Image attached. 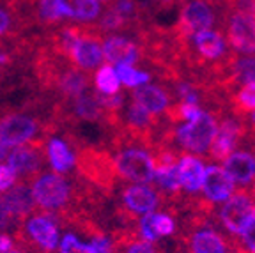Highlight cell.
Listing matches in <instances>:
<instances>
[{"mask_svg": "<svg viewBox=\"0 0 255 253\" xmlns=\"http://www.w3.org/2000/svg\"><path fill=\"white\" fill-rule=\"evenodd\" d=\"M216 129H218L216 117L209 112L202 110L193 121L184 123L183 126L175 129V140L188 152L204 154L211 147Z\"/></svg>", "mask_w": 255, "mask_h": 253, "instance_id": "obj_1", "label": "cell"}, {"mask_svg": "<svg viewBox=\"0 0 255 253\" xmlns=\"http://www.w3.org/2000/svg\"><path fill=\"white\" fill-rule=\"evenodd\" d=\"M114 166L119 175L128 181L147 184L154 181V161L152 156L142 147H121L114 159Z\"/></svg>", "mask_w": 255, "mask_h": 253, "instance_id": "obj_2", "label": "cell"}, {"mask_svg": "<svg viewBox=\"0 0 255 253\" xmlns=\"http://www.w3.org/2000/svg\"><path fill=\"white\" fill-rule=\"evenodd\" d=\"M32 195L36 206L46 211H55L64 207L71 198V186L64 177L57 174L37 175L32 182Z\"/></svg>", "mask_w": 255, "mask_h": 253, "instance_id": "obj_3", "label": "cell"}, {"mask_svg": "<svg viewBox=\"0 0 255 253\" xmlns=\"http://www.w3.org/2000/svg\"><path fill=\"white\" fill-rule=\"evenodd\" d=\"M216 21V11L209 0H188L184 4L177 25L179 41L190 39L193 34L202 30H211Z\"/></svg>", "mask_w": 255, "mask_h": 253, "instance_id": "obj_4", "label": "cell"}, {"mask_svg": "<svg viewBox=\"0 0 255 253\" xmlns=\"http://www.w3.org/2000/svg\"><path fill=\"white\" fill-rule=\"evenodd\" d=\"M100 32H96L94 27H82V34L76 39L75 46L68 55V60L75 67H80L84 73L91 75L92 69L101 67L105 57L103 48L100 44Z\"/></svg>", "mask_w": 255, "mask_h": 253, "instance_id": "obj_5", "label": "cell"}, {"mask_svg": "<svg viewBox=\"0 0 255 253\" xmlns=\"http://www.w3.org/2000/svg\"><path fill=\"white\" fill-rule=\"evenodd\" d=\"M75 165H78L80 174L85 175L87 181L98 182V184H110L114 174H117L110 156L96 147H85L80 150Z\"/></svg>", "mask_w": 255, "mask_h": 253, "instance_id": "obj_6", "label": "cell"}, {"mask_svg": "<svg viewBox=\"0 0 255 253\" xmlns=\"http://www.w3.org/2000/svg\"><path fill=\"white\" fill-rule=\"evenodd\" d=\"M227 37L236 52L255 55V14L234 9L229 14Z\"/></svg>", "mask_w": 255, "mask_h": 253, "instance_id": "obj_7", "label": "cell"}, {"mask_svg": "<svg viewBox=\"0 0 255 253\" xmlns=\"http://www.w3.org/2000/svg\"><path fill=\"white\" fill-rule=\"evenodd\" d=\"M39 123L34 117L23 114H9L0 119V142L5 147H16L34 142L39 133Z\"/></svg>", "mask_w": 255, "mask_h": 253, "instance_id": "obj_8", "label": "cell"}, {"mask_svg": "<svg viewBox=\"0 0 255 253\" xmlns=\"http://www.w3.org/2000/svg\"><path fill=\"white\" fill-rule=\"evenodd\" d=\"M252 200L245 191H238L232 193L227 200L223 202L222 209H220V222L223 227L232 234H241L245 225L250 220V211H252Z\"/></svg>", "mask_w": 255, "mask_h": 253, "instance_id": "obj_9", "label": "cell"}, {"mask_svg": "<svg viewBox=\"0 0 255 253\" xmlns=\"http://www.w3.org/2000/svg\"><path fill=\"white\" fill-rule=\"evenodd\" d=\"M183 43H191L193 50H195L197 57L202 62H225V41H223L222 34L215 30H202L197 32L190 39L183 41Z\"/></svg>", "mask_w": 255, "mask_h": 253, "instance_id": "obj_10", "label": "cell"}, {"mask_svg": "<svg viewBox=\"0 0 255 253\" xmlns=\"http://www.w3.org/2000/svg\"><path fill=\"white\" fill-rule=\"evenodd\" d=\"M41 147V140L28 142L27 145H18L11 150V154H7V165L16 172V175H36L43 163Z\"/></svg>", "mask_w": 255, "mask_h": 253, "instance_id": "obj_11", "label": "cell"}, {"mask_svg": "<svg viewBox=\"0 0 255 253\" xmlns=\"http://www.w3.org/2000/svg\"><path fill=\"white\" fill-rule=\"evenodd\" d=\"M202 191L207 200L211 202H225L234 193V181L225 172L223 166L211 165L206 166L202 181Z\"/></svg>", "mask_w": 255, "mask_h": 253, "instance_id": "obj_12", "label": "cell"}, {"mask_svg": "<svg viewBox=\"0 0 255 253\" xmlns=\"http://www.w3.org/2000/svg\"><path fill=\"white\" fill-rule=\"evenodd\" d=\"M243 134V126L232 119H225L218 124V129H216L215 138L209 147V152H211V158L215 159H225L234 152L236 145L239 142V136Z\"/></svg>", "mask_w": 255, "mask_h": 253, "instance_id": "obj_13", "label": "cell"}, {"mask_svg": "<svg viewBox=\"0 0 255 253\" xmlns=\"http://www.w3.org/2000/svg\"><path fill=\"white\" fill-rule=\"evenodd\" d=\"M25 229H27L28 238L37 246H41L44 252H53L59 248V229L50 216H46V214L32 216L25 225Z\"/></svg>", "mask_w": 255, "mask_h": 253, "instance_id": "obj_14", "label": "cell"}, {"mask_svg": "<svg viewBox=\"0 0 255 253\" xmlns=\"http://www.w3.org/2000/svg\"><path fill=\"white\" fill-rule=\"evenodd\" d=\"M101 48H103V57L108 62L133 66L140 60L138 46L124 36H107Z\"/></svg>", "mask_w": 255, "mask_h": 253, "instance_id": "obj_15", "label": "cell"}, {"mask_svg": "<svg viewBox=\"0 0 255 253\" xmlns=\"http://www.w3.org/2000/svg\"><path fill=\"white\" fill-rule=\"evenodd\" d=\"M123 200L126 204L128 211H131L135 214H147L154 213V209L158 207L159 198L152 188H149L147 184H136V186H129L124 190Z\"/></svg>", "mask_w": 255, "mask_h": 253, "instance_id": "obj_16", "label": "cell"}, {"mask_svg": "<svg viewBox=\"0 0 255 253\" xmlns=\"http://www.w3.org/2000/svg\"><path fill=\"white\" fill-rule=\"evenodd\" d=\"M225 172L231 175V179L234 181V184H241L247 186L255 179V156L248 150H238L232 152L223 165Z\"/></svg>", "mask_w": 255, "mask_h": 253, "instance_id": "obj_17", "label": "cell"}, {"mask_svg": "<svg viewBox=\"0 0 255 253\" xmlns=\"http://www.w3.org/2000/svg\"><path fill=\"white\" fill-rule=\"evenodd\" d=\"M133 101L136 105L143 108L145 112H149L151 115H159L163 114L168 107H170V98H168L167 91L163 87L158 85H140L133 92Z\"/></svg>", "mask_w": 255, "mask_h": 253, "instance_id": "obj_18", "label": "cell"}, {"mask_svg": "<svg viewBox=\"0 0 255 253\" xmlns=\"http://www.w3.org/2000/svg\"><path fill=\"white\" fill-rule=\"evenodd\" d=\"M177 172H179L181 188L188 193H197L202 190L204 172L206 166L195 156H183L177 163Z\"/></svg>", "mask_w": 255, "mask_h": 253, "instance_id": "obj_19", "label": "cell"}, {"mask_svg": "<svg viewBox=\"0 0 255 253\" xmlns=\"http://www.w3.org/2000/svg\"><path fill=\"white\" fill-rule=\"evenodd\" d=\"M2 198H4L5 207L9 209L12 218L28 216L36 207L34 195H32L30 186H27V184H14L11 190L5 191Z\"/></svg>", "mask_w": 255, "mask_h": 253, "instance_id": "obj_20", "label": "cell"}, {"mask_svg": "<svg viewBox=\"0 0 255 253\" xmlns=\"http://www.w3.org/2000/svg\"><path fill=\"white\" fill-rule=\"evenodd\" d=\"M64 18L76 21H94L101 16V7L96 0H55Z\"/></svg>", "mask_w": 255, "mask_h": 253, "instance_id": "obj_21", "label": "cell"}, {"mask_svg": "<svg viewBox=\"0 0 255 253\" xmlns=\"http://www.w3.org/2000/svg\"><path fill=\"white\" fill-rule=\"evenodd\" d=\"M48 161L55 172H69L76 163V154L62 138H50L48 142Z\"/></svg>", "mask_w": 255, "mask_h": 253, "instance_id": "obj_22", "label": "cell"}, {"mask_svg": "<svg viewBox=\"0 0 255 253\" xmlns=\"http://www.w3.org/2000/svg\"><path fill=\"white\" fill-rule=\"evenodd\" d=\"M193 253H227V245L218 232L211 229L197 230L190 239Z\"/></svg>", "mask_w": 255, "mask_h": 253, "instance_id": "obj_23", "label": "cell"}, {"mask_svg": "<svg viewBox=\"0 0 255 253\" xmlns=\"http://www.w3.org/2000/svg\"><path fill=\"white\" fill-rule=\"evenodd\" d=\"M18 12L20 9H18L16 0H9V7L0 5V37L18 34L20 25H27V20Z\"/></svg>", "mask_w": 255, "mask_h": 253, "instance_id": "obj_24", "label": "cell"}, {"mask_svg": "<svg viewBox=\"0 0 255 253\" xmlns=\"http://www.w3.org/2000/svg\"><path fill=\"white\" fill-rule=\"evenodd\" d=\"M94 82H96V89H98L100 94L114 96L121 92V82L110 64H103V66L98 69Z\"/></svg>", "mask_w": 255, "mask_h": 253, "instance_id": "obj_25", "label": "cell"}, {"mask_svg": "<svg viewBox=\"0 0 255 253\" xmlns=\"http://www.w3.org/2000/svg\"><path fill=\"white\" fill-rule=\"evenodd\" d=\"M117 78H119L121 83H124L126 87L129 89H136L140 85H145V83L151 80V75L145 71H138L133 66H128V64H116L114 67Z\"/></svg>", "mask_w": 255, "mask_h": 253, "instance_id": "obj_26", "label": "cell"}, {"mask_svg": "<svg viewBox=\"0 0 255 253\" xmlns=\"http://www.w3.org/2000/svg\"><path fill=\"white\" fill-rule=\"evenodd\" d=\"M154 181L158 182V186L161 188V190L168 191V193H172V195L179 193L181 182H179L177 165L158 166V168H154Z\"/></svg>", "mask_w": 255, "mask_h": 253, "instance_id": "obj_27", "label": "cell"}, {"mask_svg": "<svg viewBox=\"0 0 255 253\" xmlns=\"http://www.w3.org/2000/svg\"><path fill=\"white\" fill-rule=\"evenodd\" d=\"M37 9L34 12V16L37 18L41 25H46V27H55L60 21L64 20V16L60 14L59 7H57L55 0H37Z\"/></svg>", "mask_w": 255, "mask_h": 253, "instance_id": "obj_28", "label": "cell"}, {"mask_svg": "<svg viewBox=\"0 0 255 253\" xmlns=\"http://www.w3.org/2000/svg\"><path fill=\"white\" fill-rule=\"evenodd\" d=\"M234 107L238 112H255V83H243L234 98Z\"/></svg>", "mask_w": 255, "mask_h": 253, "instance_id": "obj_29", "label": "cell"}, {"mask_svg": "<svg viewBox=\"0 0 255 253\" xmlns=\"http://www.w3.org/2000/svg\"><path fill=\"white\" fill-rule=\"evenodd\" d=\"M59 252L60 253H94L91 245L82 243L75 234H66L59 241Z\"/></svg>", "mask_w": 255, "mask_h": 253, "instance_id": "obj_30", "label": "cell"}, {"mask_svg": "<svg viewBox=\"0 0 255 253\" xmlns=\"http://www.w3.org/2000/svg\"><path fill=\"white\" fill-rule=\"evenodd\" d=\"M152 229H154V234L159 238H167V236H172L175 232V222L174 218H170L168 214L163 213H154V220H152Z\"/></svg>", "mask_w": 255, "mask_h": 253, "instance_id": "obj_31", "label": "cell"}, {"mask_svg": "<svg viewBox=\"0 0 255 253\" xmlns=\"http://www.w3.org/2000/svg\"><path fill=\"white\" fill-rule=\"evenodd\" d=\"M152 220H154V213H147L140 218V225H138L140 236H142L143 241H147V243L158 241V236H156L154 229H152Z\"/></svg>", "mask_w": 255, "mask_h": 253, "instance_id": "obj_32", "label": "cell"}, {"mask_svg": "<svg viewBox=\"0 0 255 253\" xmlns=\"http://www.w3.org/2000/svg\"><path fill=\"white\" fill-rule=\"evenodd\" d=\"M16 179H18V175L7 163L0 165V193H5L7 190H11L16 184Z\"/></svg>", "mask_w": 255, "mask_h": 253, "instance_id": "obj_33", "label": "cell"}, {"mask_svg": "<svg viewBox=\"0 0 255 253\" xmlns=\"http://www.w3.org/2000/svg\"><path fill=\"white\" fill-rule=\"evenodd\" d=\"M241 239H243V245L247 246V250L250 253H255V220L250 218L248 223L245 225V229L241 230Z\"/></svg>", "mask_w": 255, "mask_h": 253, "instance_id": "obj_34", "label": "cell"}, {"mask_svg": "<svg viewBox=\"0 0 255 253\" xmlns=\"http://www.w3.org/2000/svg\"><path fill=\"white\" fill-rule=\"evenodd\" d=\"M94 253H114V245L107 236H96L91 241Z\"/></svg>", "mask_w": 255, "mask_h": 253, "instance_id": "obj_35", "label": "cell"}, {"mask_svg": "<svg viewBox=\"0 0 255 253\" xmlns=\"http://www.w3.org/2000/svg\"><path fill=\"white\" fill-rule=\"evenodd\" d=\"M126 253H154V248L147 241H135L128 246Z\"/></svg>", "mask_w": 255, "mask_h": 253, "instance_id": "obj_36", "label": "cell"}, {"mask_svg": "<svg viewBox=\"0 0 255 253\" xmlns=\"http://www.w3.org/2000/svg\"><path fill=\"white\" fill-rule=\"evenodd\" d=\"M12 220H14V218L11 216V213H9V209H7V207H5L4 198L0 197V230L7 229V227L11 225Z\"/></svg>", "mask_w": 255, "mask_h": 253, "instance_id": "obj_37", "label": "cell"}, {"mask_svg": "<svg viewBox=\"0 0 255 253\" xmlns=\"http://www.w3.org/2000/svg\"><path fill=\"white\" fill-rule=\"evenodd\" d=\"M12 250V239L7 234H0V253H5Z\"/></svg>", "mask_w": 255, "mask_h": 253, "instance_id": "obj_38", "label": "cell"}, {"mask_svg": "<svg viewBox=\"0 0 255 253\" xmlns=\"http://www.w3.org/2000/svg\"><path fill=\"white\" fill-rule=\"evenodd\" d=\"M5 156H7V147H5L4 143L0 142V161H2V159H4Z\"/></svg>", "mask_w": 255, "mask_h": 253, "instance_id": "obj_39", "label": "cell"}, {"mask_svg": "<svg viewBox=\"0 0 255 253\" xmlns=\"http://www.w3.org/2000/svg\"><path fill=\"white\" fill-rule=\"evenodd\" d=\"M9 60V57H7V53H4V52H0V64H5Z\"/></svg>", "mask_w": 255, "mask_h": 253, "instance_id": "obj_40", "label": "cell"}, {"mask_svg": "<svg viewBox=\"0 0 255 253\" xmlns=\"http://www.w3.org/2000/svg\"><path fill=\"white\" fill-rule=\"evenodd\" d=\"M5 253H25V252H21V250H16V248H12V250H9V252H5Z\"/></svg>", "mask_w": 255, "mask_h": 253, "instance_id": "obj_41", "label": "cell"}, {"mask_svg": "<svg viewBox=\"0 0 255 253\" xmlns=\"http://www.w3.org/2000/svg\"><path fill=\"white\" fill-rule=\"evenodd\" d=\"M250 216L255 220V206H252V211H250Z\"/></svg>", "mask_w": 255, "mask_h": 253, "instance_id": "obj_42", "label": "cell"}, {"mask_svg": "<svg viewBox=\"0 0 255 253\" xmlns=\"http://www.w3.org/2000/svg\"><path fill=\"white\" fill-rule=\"evenodd\" d=\"M252 123H254V127H255V112L252 114Z\"/></svg>", "mask_w": 255, "mask_h": 253, "instance_id": "obj_43", "label": "cell"}, {"mask_svg": "<svg viewBox=\"0 0 255 253\" xmlns=\"http://www.w3.org/2000/svg\"><path fill=\"white\" fill-rule=\"evenodd\" d=\"M96 2H110V0H96Z\"/></svg>", "mask_w": 255, "mask_h": 253, "instance_id": "obj_44", "label": "cell"}, {"mask_svg": "<svg viewBox=\"0 0 255 253\" xmlns=\"http://www.w3.org/2000/svg\"><path fill=\"white\" fill-rule=\"evenodd\" d=\"M254 191H255V190H254Z\"/></svg>", "mask_w": 255, "mask_h": 253, "instance_id": "obj_45", "label": "cell"}]
</instances>
